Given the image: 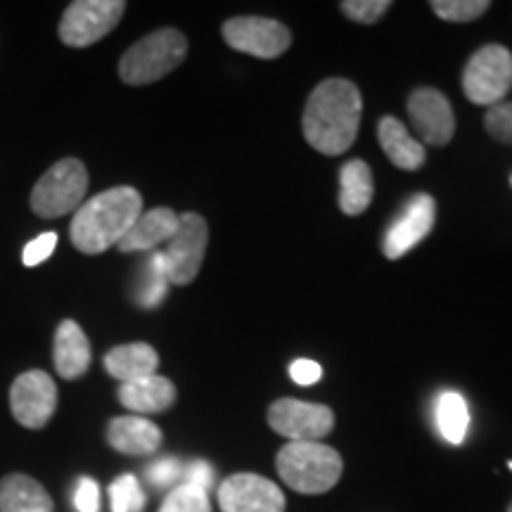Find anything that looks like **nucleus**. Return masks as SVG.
Wrapping results in <instances>:
<instances>
[{"mask_svg":"<svg viewBox=\"0 0 512 512\" xmlns=\"http://www.w3.org/2000/svg\"><path fill=\"white\" fill-rule=\"evenodd\" d=\"M181 475H183L181 460H176V458H162L147 467V479H150V484H155L157 489H164V486L176 484Z\"/></svg>","mask_w":512,"mask_h":512,"instance_id":"c756f323","label":"nucleus"},{"mask_svg":"<svg viewBox=\"0 0 512 512\" xmlns=\"http://www.w3.org/2000/svg\"><path fill=\"white\" fill-rule=\"evenodd\" d=\"M207 242V221H204L200 214H192V211L183 214L176 235L166 242V249L162 252L169 283L190 285L192 280L197 278L204 254H207Z\"/></svg>","mask_w":512,"mask_h":512,"instance_id":"6e6552de","label":"nucleus"},{"mask_svg":"<svg viewBox=\"0 0 512 512\" xmlns=\"http://www.w3.org/2000/svg\"><path fill=\"white\" fill-rule=\"evenodd\" d=\"M143 214V197L131 185L105 190L76 209L72 228V245L83 254H100L119 245Z\"/></svg>","mask_w":512,"mask_h":512,"instance_id":"f03ea898","label":"nucleus"},{"mask_svg":"<svg viewBox=\"0 0 512 512\" xmlns=\"http://www.w3.org/2000/svg\"><path fill=\"white\" fill-rule=\"evenodd\" d=\"M112 512H143L145 494L133 475H121L110 486Z\"/></svg>","mask_w":512,"mask_h":512,"instance_id":"a878e982","label":"nucleus"},{"mask_svg":"<svg viewBox=\"0 0 512 512\" xmlns=\"http://www.w3.org/2000/svg\"><path fill=\"white\" fill-rule=\"evenodd\" d=\"M221 512H285V494L271 479L238 472L219 486Z\"/></svg>","mask_w":512,"mask_h":512,"instance_id":"f8f14e48","label":"nucleus"},{"mask_svg":"<svg viewBox=\"0 0 512 512\" xmlns=\"http://www.w3.org/2000/svg\"><path fill=\"white\" fill-rule=\"evenodd\" d=\"M290 377L302 387H311L316 384L320 377H323V370L316 361H309V358H297V361L290 366Z\"/></svg>","mask_w":512,"mask_h":512,"instance_id":"473e14b6","label":"nucleus"},{"mask_svg":"<svg viewBox=\"0 0 512 512\" xmlns=\"http://www.w3.org/2000/svg\"><path fill=\"white\" fill-rule=\"evenodd\" d=\"M159 512H211L209 494L197 489V486L181 484L166 496V501Z\"/></svg>","mask_w":512,"mask_h":512,"instance_id":"bb28decb","label":"nucleus"},{"mask_svg":"<svg viewBox=\"0 0 512 512\" xmlns=\"http://www.w3.org/2000/svg\"><path fill=\"white\" fill-rule=\"evenodd\" d=\"M408 117L418 131L422 143L444 147L451 143L456 133V117H453L451 102L434 88H418L408 98Z\"/></svg>","mask_w":512,"mask_h":512,"instance_id":"ddd939ff","label":"nucleus"},{"mask_svg":"<svg viewBox=\"0 0 512 512\" xmlns=\"http://www.w3.org/2000/svg\"><path fill=\"white\" fill-rule=\"evenodd\" d=\"M484 128L498 143L512 145V102H498L489 107L484 117Z\"/></svg>","mask_w":512,"mask_h":512,"instance_id":"cd10ccee","label":"nucleus"},{"mask_svg":"<svg viewBox=\"0 0 512 512\" xmlns=\"http://www.w3.org/2000/svg\"><path fill=\"white\" fill-rule=\"evenodd\" d=\"M107 441L114 451L126 453V456H147L162 446V430L155 422L138 418V415H124V418L110 420Z\"/></svg>","mask_w":512,"mask_h":512,"instance_id":"dca6fc26","label":"nucleus"},{"mask_svg":"<svg viewBox=\"0 0 512 512\" xmlns=\"http://www.w3.org/2000/svg\"><path fill=\"white\" fill-rule=\"evenodd\" d=\"M437 425L441 437H444L448 444L458 446L465 441L467 427H470V411H467V403L458 392H446L439 396Z\"/></svg>","mask_w":512,"mask_h":512,"instance_id":"5701e85b","label":"nucleus"},{"mask_svg":"<svg viewBox=\"0 0 512 512\" xmlns=\"http://www.w3.org/2000/svg\"><path fill=\"white\" fill-rule=\"evenodd\" d=\"M119 401L133 413H164L176 403V387L162 375H147L121 384Z\"/></svg>","mask_w":512,"mask_h":512,"instance_id":"f3484780","label":"nucleus"},{"mask_svg":"<svg viewBox=\"0 0 512 512\" xmlns=\"http://www.w3.org/2000/svg\"><path fill=\"white\" fill-rule=\"evenodd\" d=\"M88 190V171L79 159H62L50 166L31 190V209L41 219H60L83 204Z\"/></svg>","mask_w":512,"mask_h":512,"instance_id":"39448f33","label":"nucleus"},{"mask_svg":"<svg viewBox=\"0 0 512 512\" xmlns=\"http://www.w3.org/2000/svg\"><path fill=\"white\" fill-rule=\"evenodd\" d=\"M377 140L389 162L403 171H418L425 164L427 152L420 140H415L408 128L396 117H382L377 124Z\"/></svg>","mask_w":512,"mask_h":512,"instance_id":"6ab92c4d","label":"nucleus"},{"mask_svg":"<svg viewBox=\"0 0 512 512\" xmlns=\"http://www.w3.org/2000/svg\"><path fill=\"white\" fill-rule=\"evenodd\" d=\"M124 10V0H76L64 10L60 38L72 48L93 46L117 27Z\"/></svg>","mask_w":512,"mask_h":512,"instance_id":"0eeeda50","label":"nucleus"},{"mask_svg":"<svg viewBox=\"0 0 512 512\" xmlns=\"http://www.w3.org/2000/svg\"><path fill=\"white\" fill-rule=\"evenodd\" d=\"M74 505L79 512H100V486L91 477H81L76 486Z\"/></svg>","mask_w":512,"mask_h":512,"instance_id":"2f4dec72","label":"nucleus"},{"mask_svg":"<svg viewBox=\"0 0 512 512\" xmlns=\"http://www.w3.org/2000/svg\"><path fill=\"white\" fill-rule=\"evenodd\" d=\"M57 247V233H43L38 235V238H34L29 242L27 247H24V266H38L43 264V261H48V256L55 252Z\"/></svg>","mask_w":512,"mask_h":512,"instance_id":"7c9ffc66","label":"nucleus"},{"mask_svg":"<svg viewBox=\"0 0 512 512\" xmlns=\"http://www.w3.org/2000/svg\"><path fill=\"white\" fill-rule=\"evenodd\" d=\"M373 171L363 159H351L339 171V209L347 216H361L373 202Z\"/></svg>","mask_w":512,"mask_h":512,"instance_id":"aec40b11","label":"nucleus"},{"mask_svg":"<svg viewBox=\"0 0 512 512\" xmlns=\"http://www.w3.org/2000/svg\"><path fill=\"white\" fill-rule=\"evenodd\" d=\"M183 484H190V486H197V489H202V491H209L211 484H214V470H211V465L204 463V460H197V463H192L188 470H185Z\"/></svg>","mask_w":512,"mask_h":512,"instance_id":"72a5a7b5","label":"nucleus"},{"mask_svg":"<svg viewBox=\"0 0 512 512\" xmlns=\"http://www.w3.org/2000/svg\"><path fill=\"white\" fill-rule=\"evenodd\" d=\"M430 8L434 15L446 19V22H472L479 19L491 8L489 0H432Z\"/></svg>","mask_w":512,"mask_h":512,"instance_id":"393cba45","label":"nucleus"},{"mask_svg":"<svg viewBox=\"0 0 512 512\" xmlns=\"http://www.w3.org/2000/svg\"><path fill=\"white\" fill-rule=\"evenodd\" d=\"M181 216L169 207H157L138 216L131 230L119 242L121 252H150L176 235Z\"/></svg>","mask_w":512,"mask_h":512,"instance_id":"2eb2a0df","label":"nucleus"},{"mask_svg":"<svg viewBox=\"0 0 512 512\" xmlns=\"http://www.w3.org/2000/svg\"><path fill=\"white\" fill-rule=\"evenodd\" d=\"M188 55V38L178 29H159L131 46L119 62V76L128 86H147L181 67Z\"/></svg>","mask_w":512,"mask_h":512,"instance_id":"20e7f679","label":"nucleus"},{"mask_svg":"<svg viewBox=\"0 0 512 512\" xmlns=\"http://www.w3.org/2000/svg\"><path fill=\"white\" fill-rule=\"evenodd\" d=\"M268 425L290 441H320L335 427V415L320 403L280 399L268 408Z\"/></svg>","mask_w":512,"mask_h":512,"instance_id":"9d476101","label":"nucleus"},{"mask_svg":"<svg viewBox=\"0 0 512 512\" xmlns=\"http://www.w3.org/2000/svg\"><path fill=\"white\" fill-rule=\"evenodd\" d=\"M508 512H512V505H510V508H508Z\"/></svg>","mask_w":512,"mask_h":512,"instance_id":"f704fd0d","label":"nucleus"},{"mask_svg":"<svg viewBox=\"0 0 512 512\" xmlns=\"http://www.w3.org/2000/svg\"><path fill=\"white\" fill-rule=\"evenodd\" d=\"M437 216V204L430 195H415L403 214L389 226L384 235V254L389 259H401L403 254L427 238Z\"/></svg>","mask_w":512,"mask_h":512,"instance_id":"4468645a","label":"nucleus"},{"mask_svg":"<svg viewBox=\"0 0 512 512\" xmlns=\"http://www.w3.org/2000/svg\"><path fill=\"white\" fill-rule=\"evenodd\" d=\"M53 498L29 475L0 479V512H53Z\"/></svg>","mask_w":512,"mask_h":512,"instance_id":"412c9836","label":"nucleus"},{"mask_svg":"<svg viewBox=\"0 0 512 512\" xmlns=\"http://www.w3.org/2000/svg\"><path fill=\"white\" fill-rule=\"evenodd\" d=\"M166 287H169V278H166V266L162 252L152 254L150 261L145 266V278L140 283L138 290V302L145 309H155L157 304H162Z\"/></svg>","mask_w":512,"mask_h":512,"instance_id":"b1692460","label":"nucleus"},{"mask_svg":"<svg viewBox=\"0 0 512 512\" xmlns=\"http://www.w3.org/2000/svg\"><path fill=\"white\" fill-rule=\"evenodd\" d=\"M510 470H512V463H510Z\"/></svg>","mask_w":512,"mask_h":512,"instance_id":"c9c22d12","label":"nucleus"},{"mask_svg":"<svg viewBox=\"0 0 512 512\" xmlns=\"http://www.w3.org/2000/svg\"><path fill=\"white\" fill-rule=\"evenodd\" d=\"M55 368L64 380H76L91 368V342L76 320H62L55 332Z\"/></svg>","mask_w":512,"mask_h":512,"instance_id":"a211bd4d","label":"nucleus"},{"mask_svg":"<svg viewBox=\"0 0 512 512\" xmlns=\"http://www.w3.org/2000/svg\"><path fill=\"white\" fill-rule=\"evenodd\" d=\"M363 100L351 81L328 79L313 88L304 107V138L320 155L347 152L358 136Z\"/></svg>","mask_w":512,"mask_h":512,"instance_id":"f257e3e1","label":"nucleus"},{"mask_svg":"<svg viewBox=\"0 0 512 512\" xmlns=\"http://www.w3.org/2000/svg\"><path fill=\"white\" fill-rule=\"evenodd\" d=\"M512 88V53L508 48L489 43L479 48L463 72V91L475 105L494 107Z\"/></svg>","mask_w":512,"mask_h":512,"instance_id":"423d86ee","label":"nucleus"},{"mask_svg":"<svg viewBox=\"0 0 512 512\" xmlns=\"http://www.w3.org/2000/svg\"><path fill=\"white\" fill-rule=\"evenodd\" d=\"M223 38L238 53L273 60L290 48L292 34L285 24L268 17H233L223 24Z\"/></svg>","mask_w":512,"mask_h":512,"instance_id":"1a4fd4ad","label":"nucleus"},{"mask_svg":"<svg viewBox=\"0 0 512 512\" xmlns=\"http://www.w3.org/2000/svg\"><path fill=\"white\" fill-rule=\"evenodd\" d=\"M389 8H392L389 0H344L339 5V10L358 24H375Z\"/></svg>","mask_w":512,"mask_h":512,"instance_id":"c85d7f7f","label":"nucleus"},{"mask_svg":"<svg viewBox=\"0 0 512 512\" xmlns=\"http://www.w3.org/2000/svg\"><path fill=\"white\" fill-rule=\"evenodd\" d=\"M10 408L19 425L41 430L53 418L57 408V387L53 377L43 370H27L12 382Z\"/></svg>","mask_w":512,"mask_h":512,"instance_id":"9b49d317","label":"nucleus"},{"mask_svg":"<svg viewBox=\"0 0 512 512\" xmlns=\"http://www.w3.org/2000/svg\"><path fill=\"white\" fill-rule=\"evenodd\" d=\"M159 368V356L150 344L136 342V344H124V347L112 349L105 356V370L114 380L121 384L140 380V377L157 375Z\"/></svg>","mask_w":512,"mask_h":512,"instance_id":"4be33fe9","label":"nucleus"},{"mask_svg":"<svg viewBox=\"0 0 512 512\" xmlns=\"http://www.w3.org/2000/svg\"><path fill=\"white\" fill-rule=\"evenodd\" d=\"M275 467L292 491L316 496L330 491L342 477V456L320 441H290L280 448Z\"/></svg>","mask_w":512,"mask_h":512,"instance_id":"7ed1b4c3","label":"nucleus"}]
</instances>
